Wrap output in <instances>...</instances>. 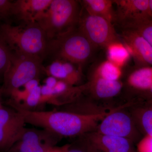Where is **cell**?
Wrapping results in <instances>:
<instances>
[{
    "label": "cell",
    "mask_w": 152,
    "mask_h": 152,
    "mask_svg": "<svg viewBox=\"0 0 152 152\" xmlns=\"http://www.w3.org/2000/svg\"><path fill=\"white\" fill-rule=\"evenodd\" d=\"M26 124L41 127L62 137L81 136L95 132L104 118L113 111L79 113L63 111H35L13 105Z\"/></svg>",
    "instance_id": "1"
},
{
    "label": "cell",
    "mask_w": 152,
    "mask_h": 152,
    "mask_svg": "<svg viewBox=\"0 0 152 152\" xmlns=\"http://www.w3.org/2000/svg\"><path fill=\"white\" fill-rule=\"evenodd\" d=\"M0 39L12 51L31 55L42 60L46 56L48 40L37 22L15 26L4 23L0 26Z\"/></svg>",
    "instance_id": "2"
},
{
    "label": "cell",
    "mask_w": 152,
    "mask_h": 152,
    "mask_svg": "<svg viewBox=\"0 0 152 152\" xmlns=\"http://www.w3.org/2000/svg\"><path fill=\"white\" fill-rule=\"evenodd\" d=\"M82 11L78 1L53 0L36 22L43 30L49 41L78 26Z\"/></svg>",
    "instance_id": "3"
},
{
    "label": "cell",
    "mask_w": 152,
    "mask_h": 152,
    "mask_svg": "<svg viewBox=\"0 0 152 152\" xmlns=\"http://www.w3.org/2000/svg\"><path fill=\"white\" fill-rule=\"evenodd\" d=\"M95 47L78 28L59 35L48 42L47 56L81 67Z\"/></svg>",
    "instance_id": "4"
},
{
    "label": "cell",
    "mask_w": 152,
    "mask_h": 152,
    "mask_svg": "<svg viewBox=\"0 0 152 152\" xmlns=\"http://www.w3.org/2000/svg\"><path fill=\"white\" fill-rule=\"evenodd\" d=\"M42 61L37 57L12 51L10 64L4 75L3 90L11 95L31 80L39 79L45 70Z\"/></svg>",
    "instance_id": "5"
},
{
    "label": "cell",
    "mask_w": 152,
    "mask_h": 152,
    "mask_svg": "<svg viewBox=\"0 0 152 152\" xmlns=\"http://www.w3.org/2000/svg\"><path fill=\"white\" fill-rule=\"evenodd\" d=\"M77 28L94 47L107 48L118 41L111 23L85 9L82 11Z\"/></svg>",
    "instance_id": "6"
},
{
    "label": "cell",
    "mask_w": 152,
    "mask_h": 152,
    "mask_svg": "<svg viewBox=\"0 0 152 152\" xmlns=\"http://www.w3.org/2000/svg\"><path fill=\"white\" fill-rule=\"evenodd\" d=\"M61 137L45 129L25 128L10 152H46L56 146Z\"/></svg>",
    "instance_id": "7"
},
{
    "label": "cell",
    "mask_w": 152,
    "mask_h": 152,
    "mask_svg": "<svg viewBox=\"0 0 152 152\" xmlns=\"http://www.w3.org/2000/svg\"><path fill=\"white\" fill-rule=\"evenodd\" d=\"M116 5L115 22L125 29L141 22L152 20L148 0L113 1Z\"/></svg>",
    "instance_id": "8"
},
{
    "label": "cell",
    "mask_w": 152,
    "mask_h": 152,
    "mask_svg": "<svg viewBox=\"0 0 152 152\" xmlns=\"http://www.w3.org/2000/svg\"><path fill=\"white\" fill-rule=\"evenodd\" d=\"M26 124L15 109L0 107V149H10L21 136Z\"/></svg>",
    "instance_id": "9"
},
{
    "label": "cell",
    "mask_w": 152,
    "mask_h": 152,
    "mask_svg": "<svg viewBox=\"0 0 152 152\" xmlns=\"http://www.w3.org/2000/svg\"><path fill=\"white\" fill-rule=\"evenodd\" d=\"M115 109L102 120L95 132L102 134L129 139L134 135L132 121L129 115Z\"/></svg>",
    "instance_id": "10"
},
{
    "label": "cell",
    "mask_w": 152,
    "mask_h": 152,
    "mask_svg": "<svg viewBox=\"0 0 152 152\" xmlns=\"http://www.w3.org/2000/svg\"><path fill=\"white\" fill-rule=\"evenodd\" d=\"M125 45L131 55L141 64L152 66V47L142 36L131 30L123 34Z\"/></svg>",
    "instance_id": "11"
},
{
    "label": "cell",
    "mask_w": 152,
    "mask_h": 152,
    "mask_svg": "<svg viewBox=\"0 0 152 152\" xmlns=\"http://www.w3.org/2000/svg\"><path fill=\"white\" fill-rule=\"evenodd\" d=\"M53 0H17L13 1L12 16L23 24L35 23Z\"/></svg>",
    "instance_id": "12"
},
{
    "label": "cell",
    "mask_w": 152,
    "mask_h": 152,
    "mask_svg": "<svg viewBox=\"0 0 152 152\" xmlns=\"http://www.w3.org/2000/svg\"><path fill=\"white\" fill-rule=\"evenodd\" d=\"M85 135L100 152H134L132 141L129 139L102 134L96 132Z\"/></svg>",
    "instance_id": "13"
},
{
    "label": "cell",
    "mask_w": 152,
    "mask_h": 152,
    "mask_svg": "<svg viewBox=\"0 0 152 152\" xmlns=\"http://www.w3.org/2000/svg\"><path fill=\"white\" fill-rule=\"evenodd\" d=\"M93 94L101 99L115 96L122 88L123 84L119 80L112 81L93 76L90 83L86 85Z\"/></svg>",
    "instance_id": "14"
},
{
    "label": "cell",
    "mask_w": 152,
    "mask_h": 152,
    "mask_svg": "<svg viewBox=\"0 0 152 152\" xmlns=\"http://www.w3.org/2000/svg\"><path fill=\"white\" fill-rule=\"evenodd\" d=\"M82 3L85 10L89 13L102 17L112 23L115 22L113 1L84 0Z\"/></svg>",
    "instance_id": "15"
},
{
    "label": "cell",
    "mask_w": 152,
    "mask_h": 152,
    "mask_svg": "<svg viewBox=\"0 0 152 152\" xmlns=\"http://www.w3.org/2000/svg\"><path fill=\"white\" fill-rule=\"evenodd\" d=\"M131 87L141 91H149L152 86V66H145L132 73L128 79Z\"/></svg>",
    "instance_id": "16"
},
{
    "label": "cell",
    "mask_w": 152,
    "mask_h": 152,
    "mask_svg": "<svg viewBox=\"0 0 152 152\" xmlns=\"http://www.w3.org/2000/svg\"><path fill=\"white\" fill-rule=\"evenodd\" d=\"M108 61L121 68L129 59L131 54L124 45L119 41L107 47Z\"/></svg>",
    "instance_id": "17"
},
{
    "label": "cell",
    "mask_w": 152,
    "mask_h": 152,
    "mask_svg": "<svg viewBox=\"0 0 152 152\" xmlns=\"http://www.w3.org/2000/svg\"><path fill=\"white\" fill-rule=\"evenodd\" d=\"M121 74V68L108 60L101 64L93 76L109 80L117 81L119 80Z\"/></svg>",
    "instance_id": "18"
},
{
    "label": "cell",
    "mask_w": 152,
    "mask_h": 152,
    "mask_svg": "<svg viewBox=\"0 0 152 152\" xmlns=\"http://www.w3.org/2000/svg\"><path fill=\"white\" fill-rule=\"evenodd\" d=\"M45 71L49 76H52L58 80L63 81L69 84V75L65 62L56 60L45 69Z\"/></svg>",
    "instance_id": "19"
},
{
    "label": "cell",
    "mask_w": 152,
    "mask_h": 152,
    "mask_svg": "<svg viewBox=\"0 0 152 152\" xmlns=\"http://www.w3.org/2000/svg\"><path fill=\"white\" fill-rule=\"evenodd\" d=\"M74 143L67 144L66 152H100L90 142L85 135Z\"/></svg>",
    "instance_id": "20"
},
{
    "label": "cell",
    "mask_w": 152,
    "mask_h": 152,
    "mask_svg": "<svg viewBox=\"0 0 152 152\" xmlns=\"http://www.w3.org/2000/svg\"><path fill=\"white\" fill-rule=\"evenodd\" d=\"M126 30L136 32L145 39L152 47V20L136 24Z\"/></svg>",
    "instance_id": "21"
},
{
    "label": "cell",
    "mask_w": 152,
    "mask_h": 152,
    "mask_svg": "<svg viewBox=\"0 0 152 152\" xmlns=\"http://www.w3.org/2000/svg\"><path fill=\"white\" fill-rule=\"evenodd\" d=\"M12 51L7 44L0 39V75H4L8 67Z\"/></svg>",
    "instance_id": "22"
},
{
    "label": "cell",
    "mask_w": 152,
    "mask_h": 152,
    "mask_svg": "<svg viewBox=\"0 0 152 152\" xmlns=\"http://www.w3.org/2000/svg\"><path fill=\"white\" fill-rule=\"evenodd\" d=\"M40 104H41V86H39L34 90H33L29 94L25 100L23 102V105H15L22 108L29 110L30 108H33Z\"/></svg>",
    "instance_id": "23"
},
{
    "label": "cell",
    "mask_w": 152,
    "mask_h": 152,
    "mask_svg": "<svg viewBox=\"0 0 152 152\" xmlns=\"http://www.w3.org/2000/svg\"><path fill=\"white\" fill-rule=\"evenodd\" d=\"M140 121L147 135L152 137V108L142 111L140 115Z\"/></svg>",
    "instance_id": "24"
},
{
    "label": "cell",
    "mask_w": 152,
    "mask_h": 152,
    "mask_svg": "<svg viewBox=\"0 0 152 152\" xmlns=\"http://www.w3.org/2000/svg\"><path fill=\"white\" fill-rule=\"evenodd\" d=\"M13 1L0 0V20H7L12 17Z\"/></svg>",
    "instance_id": "25"
},
{
    "label": "cell",
    "mask_w": 152,
    "mask_h": 152,
    "mask_svg": "<svg viewBox=\"0 0 152 152\" xmlns=\"http://www.w3.org/2000/svg\"><path fill=\"white\" fill-rule=\"evenodd\" d=\"M137 150L138 152H152V137L146 135L137 145Z\"/></svg>",
    "instance_id": "26"
},
{
    "label": "cell",
    "mask_w": 152,
    "mask_h": 152,
    "mask_svg": "<svg viewBox=\"0 0 152 152\" xmlns=\"http://www.w3.org/2000/svg\"><path fill=\"white\" fill-rule=\"evenodd\" d=\"M39 86V79H37L31 80L28 82L23 86V87H24V89L30 93Z\"/></svg>",
    "instance_id": "27"
},
{
    "label": "cell",
    "mask_w": 152,
    "mask_h": 152,
    "mask_svg": "<svg viewBox=\"0 0 152 152\" xmlns=\"http://www.w3.org/2000/svg\"><path fill=\"white\" fill-rule=\"evenodd\" d=\"M58 80L52 76H49L45 81V85L50 88H54Z\"/></svg>",
    "instance_id": "28"
},
{
    "label": "cell",
    "mask_w": 152,
    "mask_h": 152,
    "mask_svg": "<svg viewBox=\"0 0 152 152\" xmlns=\"http://www.w3.org/2000/svg\"><path fill=\"white\" fill-rule=\"evenodd\" d=\"M67 146V145L60 147H54L47 151L46 152H66Z\"/></svg>",
    "instance_id": "29"
},
{
    "label": "cell",
    "mask_w": 152,
    "mask_h": 152,
    "mask_svg": "<svg viewBox=\"0 0 152 152\" xmlns=\"http://www.w3.org/2000/svg\"><path fill=\"white\" fill-rule=\"evenodd\" d=\"M149 4L150 11H151L152 15V0L149 1Z\"/></svg>",
    "instance_id": "30"
},
{
    "label": "cell",
    "mask_w": 152,
    "mask_h": 152,
    "mask_svg": "<svg viewBox=\"0 0 152 152\" xmlns=\"http://www.w3.org/2000/svg\"><path fill=\"white\" fill-rule=\"evenodd\" d=\"M149 91L152 94V86L151 88V89H150L149 90Z\"/></svg>",
    "instance_id": "31"
},
{
    "label": "cell",
    "mask_w": 152,
    "mask_h": 152,
    "mask_svg": "<svg viewBox=\"0 0 152 152\" xmlns=\"http://www.w3.org/2000/svg\"><path fill=\"white\" fill-rule=\"evenodd\" d=\"M2 106L1 104V102H0V107H2Z\"/></svg>",
    "instance_id": "32"
},
{
    "label": "cell",
    "mask_w": 152,
    "mask_h": 152,
    "mask_svg": "<svg viewBox=\"0 0 152 152\" xmlns=\"http://www.w3.org/2000/svg\"><path fill=\"white\" fill-rule=\"evenodd\" d=\"M1 91V90H0V91Z\"/></svg>",
    "instance_id": "33"
}]
</instances>
